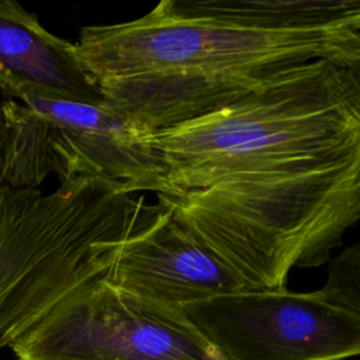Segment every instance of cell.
I'll use <instances>...</instances> for the list:
<instances>
[{
    "label": "cell",
    "instance_id": "obj_1",
    "mask_svg": "<svg viewBox=\"0 0 360 360\" xmlns=\"http://www.w3.org/2000/svg\"><path fill=\"white\" fill-rule=\"evenodd\" d=\"M342 34L262 32L170 20L150 10L132 21L83 27L75 45L104 101L142 128L162 132L323 59Z\"/></svg>",
    "mask_w": 360,
    "mask_h": 360
},
{
    "label": "cell",
    "instance_id": "obj_2",
    "mask_svg": "<svg viewBox=\"0 0 360 360\" xmlns=\"http://www.w3.org/2000/svg\"><path fill=\"white\" fill-rule=\"evenodd\" d=\"M162 198L248 290H283L291 269L330 262L332 250L360 221V153L229 177Z\"/></svg>",
    "mask_w": 360,
    "mask_h": 360
},
{
    "label": "cell",
    "instance_id": "obj_3",
    "mask_svg": "<svg viewBox=\"0 0 360 360\" xmlns=\"http://www.w3.org/2000/svg\"><path fill=\"white\" fill-rule=\"evenodd\" d=\"M181 195L229 177L325 165L360 153V122L326 59L284 72L232 104L153 134Z\"/></svg>",
    "mask_w": 360,
    "mask_h": 360
},
{
    "label": "cell",
    "instance_id": "obj_4",
    "mask_svg": "<svg viewBox=\"0 0 360 360\" xmlns=\"http://www.w3.org/2000/svg\"><path fill=\"white\" fill-rule=\"evenodd\" d=\"M162 202L91 176L52 193L0 181V347L75 290L103 278L120 246Z\"/></svg>",
    "mask_w": 360,
    "mask_h": 360
},
{
    "label": "cell",
    "instance_id": "obj_5",
    "mask_svg": "<svg viewBox=\"0 0 360 360\" xmlns=\"http://www.w3.org/2000/svg\"><path fill=\"white\" fill-rule=\"evenodd\" d=\"M22 104H1L10 132L4 183L38 187L51 173L59 180L91 176L127 191L179 197L166 177L153 134L107 103H79L28 93Z\"/></svg>",
    "mask_w": 360,
    "mask_h": 360
},
{
    "label": "cell",
    "instance_id": "obj_6",
    "mask_svg": "<svg viewBox=\"0 0 360 360\" xmlns=\"http://www.w3.org/2000/svg\"><path fill=\"white\" fill-rule=\"evenodd\" d=\"M8 349L18 360H222L183 309L136 300L104 278L66 295Z\"/></svg>",
    "mask_w": 360,
    "mask_h": 360
},
{
    "label": "cell",
    "instance_id": "obj_7",
    "mask_svg": "<svg viewBox=\"0 0 360 360\" xmlns=\"http://www.w3.org/2000/svg\"><path fill=\"white\" fill-rule=\"evenodd\" d=\"M222 360H343L360 356V315L319 290H248L183 308Z\"/></svg>",
    "mask_w": 360,
    "mask_h": 360
},
{
    "label": "cell",
    "instance_id": "obj_8",
    "mask_svg": "<svg viewBox=\"0 0 360 360\" xmlns=\"http://www.w3.org/2000/svg\"><path fill=\"white\" fill-rule=\"evenodd\" d=\"M156 218L129 236L103 277L136 300L183 309L214 297L248 291L239 277L194 239L158 197Z\"/></svg>",
    "mask_w": 360,
    "mask_h": 360
},
{
    "label": "cell",
    "instance_id": "obj_9",
    "mask_svg": "<svg viewBox=\"0 0 360 360\" xmlns=\"http://www.w3.org/2000/svg\"><path fill=\"white\" fill-rule=\"evenodd\" d=\"M0 91L14 98L34 93L105 103L76 45L45 30L35 14L10 0H0Z\"/></svg>",
    "mask_w": 360,
    "mask_h": 360
},
{
    "label": "cell",
    "instance_id": "obj_10",
    "mask_svg": "<svg viewBox=\"0 0 360 360\" xmlns=\"http://www.w3.org/2000/svg\"><path fill=\"white\" fill-rule=\"evenodd\" d=\"M156 14L262 32H360V0H162Z\"/></svg>",
    "mask_w": 360,
    "mask_h": 360
},
{
    "label": "cell",
    "instance_id": "obj_11",
    "mask_svg": "<svg viewBox=\"0 0 360 360\" xmlns=\"http://www.w3.org/2000/svg\"><path fill=\"white\" fill-rule=\"evenodd\" d=\"M319 291L330 302L360 315V243L330 260L326 283Z\"/></svg>",
    "mask_w": 360,
    "mask_h": 360
},
{
    "label": "cell",
    "instance_id": "obj_12",
    "mask_svg": "<svg viewBox=\"0 0 360 360\" xmlns=\"http://www.w3.org/2000/svg\"><path fill=\"white\" fill-rule=\"evenodd\" d=\"M323 59L333 68L346 104L360 122V32L342 34Z\"/></svg>",
    "mask_w": 360,
    "mask_h": 360
},
{
    "label": "cell",
    "instance_id": "obj_13",
    "mask_svg": "<svg viewBox=\"0 0 360 360\" xmlns=\"http://www.w3.org/2000/svg\"><path fill=\"white\" fill-rule=\"evenodd\" d=\"M10 155V132L0 105V181H4Z\"/></svg>",
    "mask_w": 360,
    "mask_h": 360
}]
</instances>
